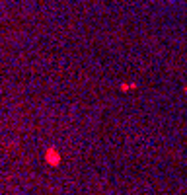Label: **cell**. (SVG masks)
<instances>
[{
  "label": "cell",
  "mask_w": 187,
  "mask_h": 195,
  "mask_svg": "<svg viewBox=\"0 0 187 195\" xmlns=\"http://www.w3.org/2000/svg\"><path fill=\"white\" fill-rule=\"evenodd\" d=\"M47 162H49V164H59L60 158L55 154V150H49V152H47Z\"/></svg>",
  "instance_id": "obj_1"
}]
</instances>
